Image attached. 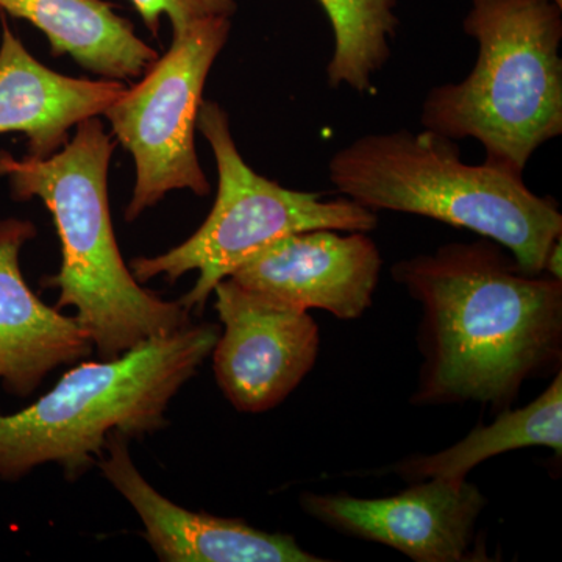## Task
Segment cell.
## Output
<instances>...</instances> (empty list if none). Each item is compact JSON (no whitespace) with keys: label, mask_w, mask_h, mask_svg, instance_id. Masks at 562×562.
Here are the masks:
<instances>
[{"label":"cell","mask_w":562,"mask_h":562,"mask_svg":"<svg viewBox=\"0 0 562 562\" xmlns=\"http://www.w3.org/2000/svg\"><path fill=\"white\" fill-rule=\"evenodd\" d=\"M487 501L468 479H428L382 498L303 492L301 508L331 530L382 543L416 562L487 561L476 525Z\"/></svg>","instance_id":"9c48e42d"},{"label":"cell","mask_w":562,"mask_h":562,"mask_svg":"<svg viewBox=\"0 0 562 562\" xmlns=\"http://www.w3.org/2000/svg\"><path fill=\"white\" fill-rule=\"evenodd\" d=\"M462 29L479 57L460 83L428 92L422 125L479 140L486 161L524 173L562 133V9L553 0H471Z\"/></svg>","instance_id":"5b68a950"},{"label":"cell","mask_w":562,"mask_h":562,"mask_svg":"<svg viewBox=\"0 0 562 562\" xmlns=\"http://www.w3.org/2000/svg\"><path fill=\"white\" fill-rule=\"evenodd\" d=\"M553 2L557 3V5H560L562 9V0H553Z\"/></svg>","instance_id":"ac0fdd59"},{"label":"cell","mask_w":562,"mask_h":562,"mask_svg":"<svg viewBox=\"0 0 562 562\" xmlns=\"http://www.w3.org/2000/svg\"><path fill=\"white\" fill-rule=\"evenodd\" d=\"M0 24V135L21 133L27 157L44 160L69 143L70 128L101 116L127 87L55 72L33 57L5 18Z\"/></svg>","instance_id":"4fadbf2b"},{"label":"cell","mask_w":562,"mask_h":562,"mask_svg":"<svg viewBox=\"0 0 562 562\" xmlns=\"http://www.w3.org/2000/svg\"><path fill=\"white\" fill-rule=\"evenodd\" d=\"M172 31L169 50L103 113L114 138L135 161L127 222L138 220L169 192L188 190L203 198L211 191L194 133L203 88L231 36L232 18H203Z\"/></svg>","instance_id":"52a82bcc"},{"label":"cell","mask_w":562,"mask_h":562,"mask_svg":"<svg viewBox=\"0 0 562 562\" xmlns=\"http://www.w3.org/2000/svg\"><path fill=\"white\" fill-rule=\"evenodd\" d=\"M44 160L0 151V177L16 201L40 199L50 211L61 244L60 271L43 284L58 290L55 308H72L101 360L120 357L157 336L191 324L180 301L161 299L133 277L111 224L109 171L114 147L102 122L91 117Z\"/></svg>","instance_id":"7a4b0ae2"},{"label":"cell","mask_w":562,"mask_h":562,"mask_svg":"<svg viewBox=\"0 0 562 562\" xmlns=\"http://www.w3.org/2000/svg\"><path fill=\"white\" fill-rule=\"evenodd\" d=\"M35 238L33 222L0 220V383L20 398L35 394L55 369L94 351L79 322L41 301L22 276V247Z\"/></svg>","instance_id":"7c38bea8"},{"label":"cell","mask_w":562,"mask_h":562,"mask_svg":"<svg viewBox=\"0 0 562 562\" xmlns=\"http://www.w3.org/2000/svg\"><path fill=\"white\" fill-rule=\"evenodd\" d=\"M154 35L160 31L161 16H168L172 29L203 18H232L236 0H131Z\"/></svg>","instance_id":"e0dca14e"},{"label":"cell","mask_w":562,"mask_h":562,"mask_svg":"<svg viewBox=\"0 0 562 562\" xmlns=\"http://www.w3.org/2000/svg\"><path fill=\"white\" fill-rule=\"evenodd\" d=\"M328 179L344 198L465 228L501 244L528 273H542L562 238L553 199L535 194L522 173L494 162L468 165L458 140L424 128L375 133L333 155Z\"/></svg>","instance_id":"277c9868"},{"label":"cell","mask_w":562,"mask_h":562,"mask_svg":"<svg viewBox=\"0 0 562 562\" xmlns=\"http://www.w3.org/2000/svg\"><path fill=\"white\" fill-rule=\"evenodd\" d=\"M527 447H549L562 454V371L524 408L503 409L491 425H479L449 449L405 458L392 468L408 483L428 479H468L476 465Z\"/></svg>","instance_id":"9a60e30c"},{"label":"cell","mask_w":562,"mask_h":562,"mask_svg":"<svg viewBox=\"0 0 562 562\" xmlns=\"http://www.w3.org/2000/svg\"><path fill=\"white\" fill-rule=\"evenodd\" d=\"M198 128L209 140L220 177L213 209L187 241L131 262L140 284L157 277L176 283L184 273L198 272L194 286L180 299L188 312L202 313L220 281L283 236L319 228L369 233L379 225L375 211L350 199L324 201L322 192L290 190L255 172L239 154L231 117L220 103L202 102Z\"/></svg>","instance_id":"8992f818"},{"label":"cell","mask_w":562,"mask_h":562,"mask_svg":"<svg viewBox=\"0 0 562 562\" xmlns=\"http://www.w3.org/2000/svg\"><path fill=\"white\" fill-rule=\"evenodd\" d=\"M383 258L369 233H292L251 255L231 279L294 308L360 319L372 306Z\"/></svg>","instance_id":"30bf717a"},{"label":"cell","mask_w":562,"mask_h":562,"mask_svg":"<svg viewBox=\"0 0 562 562\" xmlns=\"http://www.w3.org/2000/svg\"><path fill=\"white\" fill-rule=\"evenodd\" d=\"M221 333L211 351L217 386L233 408H276L313 371L321 333L310 312L247 290L235 280L214 288Z\"/></svg>","instance_id":"ba28073f"},{"label":"cell","mask_w":562,"mask_h":562,"mask_svg":"<svg viewBox=\"0 0 562 562\" xmlns=\"http://www.w3.org/2000/svg\"><path fill=\"white\" fill-rule=\"evenodd\" d=\"M330 21L333 54L327 65L331 88L362 92L372 88L376 72L392 54L397 38L401 0H317Z\"/></svg>","instance_id":"2e32d148"},{"label":"cell","mask_w":562,"mask_h":562,"mask_svg":"<svg viewBox=\"0 0 562 562\" xmlns=\"http://www.w3.org/2000/svg\"><path fill=\"white\" fill-rule=\"evenodd\" d=\"M392 280L422 306L416 406L513 408L528 380L561 371L562 280L528 273L490 238L395 262Z\"/></svg>","instance_id":"6da1fadb"},{"label":"cell","mask_w":562,"mask_h":562,"mask_svg":"<svg viewBox=\"0 0 562 562\" xmlns=\"http://www.w3.org/2000/svg\"><path fill=\"white\" fill-rule=\"evenodd\" d=\"M128 439L111 435L98 461L103 479L120 492L143 524V538L162 562H322L297 539L268 532L241 519L195 513L169 501L138 471Z\"/></svg>","instance_id":"8fae6325"},{"label":"cell","mask_w":562,"mask_h":562,"mask_svg":"<svg viewBox=\"0 0 562 562\" xmlns=\"http://www.w3.org/2000/svg\"><path fill=\"white\" fill-rule=\"evenodd\" d=\"M221 325L202 322L120 357L76 362L27 408L0 413V480L57 464L74 483L98 468L111 435L143 439L168 427L169 405L211 357Z\"/></svg>","instance_id":"3957f363"},{"label":"cell","mask_w":562,"mask_h":562,"mask_svg":"<svg viewBox=\"0 0 562 562\" xmlns=\"http://www.w3.org/2000/svg\"><path fill=\"white\" fill-rule=\"evenodd\" d=\"M0 11L35 25L55 57L69 55L103 79H136L158 58L105 0H0Z\"/></svg>","instance_id":"5bb4252c"}]
</instances>
